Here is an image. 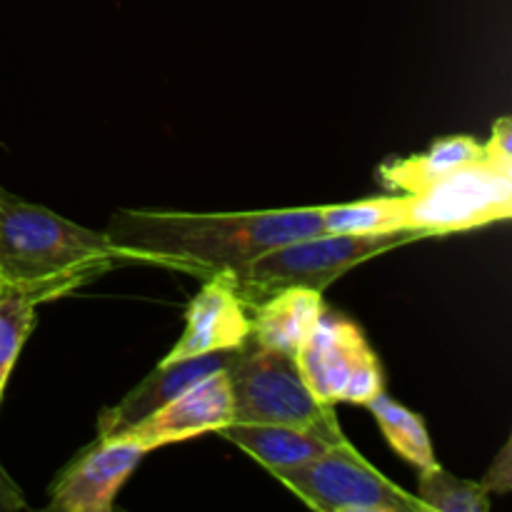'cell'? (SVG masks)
<instances>
[{
    "instance_id": "cell-16",
    "label": "cell",
    "mask_w": 512,
    "mask_h": 512,
    "mask_svg": "<svg viewBox=\"0 0 512 512\" xmlns=\"http://www.w3.org/2000/svg\"><path fill=\"white\" fill-rule=\"evenodd\" d=\"M320 215H323V233L365 235L410 228L408 213H405V195L398 193L355 200V203L345 205H328V208H320Z\"/></svg>"
},
{
    "instance_id": "cell-8",
    "label": "cell",
    "mask_w": 512,
    "mask_h": 512,
    "mask_svg": "<svg viewBox=\"0 0 512 512\" xmlns=\"http://www.w3.org/2000/svg\"><path fill=\"white\" fill-rule=\"evenodd\" d=\"M150 450L128 435L98 438L50 488V508L60 512H110Z\"/></svg>"
},
{
    "instance_id": "cell-21",
    "label": "cell",
    "mask_w": 512,
    "mask_h": 512,
    "mask_svg": "<svg viewBox=\"0 0 512 512\" xmlns=\"http://www.w3.org/2000/svg\"><path fill=\"white\" fill-rule=\"evenodd\" d=\"M488 150L498 158H508L512 160V120L510 118H500L498 123L493 125V135H490Z\"/></svg>"
},
{
    "instance_id": "cell-12",
    "label": "cell",
    "mask_w": 512,
    "mask_h": 512,
    "mask_svg": "<svg viewBox=\"0 0 512 512\" xmlns=\"http://www.w3.org/2000/svg\"><path fill=\"white\" fill-rule=\"evenodd\" d=\"M218 435L245 450L250 458L258 460L273 475L280 470L298 468V465L323 455L333 445L348 440L333 438V435L308 428V425L280 423H230Z\"/></svg>"
},
{
    "instance_id": "cell-11",
    "label": "cell",
    "mask_w": 512,
    "mask_h": 512,
    "mask_svg": "<svg viewBox=\"0 0 512 512\" xmlns=\"http://www.w3.org/2000/svg\"><path fill=\"white\" fill-rule=\"evenodd\" d=\"M248 338L250 308L235 295L225 278H208L185 310L183 335L163 360L168 363L215 350L240 348Z\"/></svg>"
},
{
    "instance_id": "cell-2",
    "label": "cell",
    "mask_w": 512,
    "mask_h": 512,
    "mask_svg": "<svg viewBox=\"0 0 512 512\" xmlns=\"http://www.w3.org/2000/svg\"><path fill=\"white\" fill-rule=\"evenodd\" d=\"M125 263L133 258L110 243L105 230L83 228L13 193L0 200V285L48 303Z\"/></svg>"
},
{
    "instance_id": "cell-4",
    "label": "cell",
    "mask_w": 512,
    "mask_h": 512,
    "mask_svg": "<svg viewBox=\"0 0 512 512\" xmlns=\"http://www.w3.org/2000/svg\"><path fill=\"white\" fill-rule=\"evenodd\" d=\"M233 403V423L308 425L333 438H345L335 405L315 398L293 355L245 340L243 350L225 370Z\"/></svg>"
},
{
    "instance_id": "cell-17",
    "label": "cell",
    "mask_w": 512,
    "mask_h": 512,
    "mask_svg": "<svg viewBox=\"0 0 512 512\" xmlns=\"http://www.w3.org/2000/svg\"><path fill=\"white\" fill-rule=\"evenodd\" d=\"M38 305L40 300L28 290L0 285V400H3L15 360L28 335L33 333Z\"/></svg>"
},
{
    "instance_id": "cell-13",
    "label": "cell",
    "mask_w": 512,
    "mask_h": 512,
    "mask_svg": "<svg viewBox=\"0 0 512 512\" xmlns=\"http://www.w3.org/2000/svg\"><path fill=\"white\" fill-rule=\"evenodd\" d=\"M323 308V293L318 290H280L250 310V340L295 358Z\"/></svg>"
},
{
    "instance_id": "cell-3",
    "label": "cell",
    "mask_w": 512,
    "mask_h": 512,
    "mask_svg": "<svg viewBox=\"0 0 512 512\" xmlns=\"http://www.w3.org/2000/svg\"><path fill=\"white\" fill-rule=\"evenodd\" d=\"M428 238L415 228L385 233H318L270 248L230 275H218L235 290L250 310L288 288H310L323 293L330 283L358 268L365 260Z\"/></svg>"
},
{
    "instance_id": "cell-19",
    "label": "cell",
    "mask_w": 512,
    "mask_h": 512,
    "mask_svg": "<svg viewBox=\"0 0 512 512\" xmlns=\"http://www.w3.org/2000/svg\"><path fill=\"white\" fill-rule=\"evenodd\" d=\"M510 473H512V465H510V443H508L503 450H500L498 460H495V465L488 470V475H485V480L480 485H483L488 493H508L512 483Z\"/></svg>"
},
{
    "instance_id": "cell-18",
    "label": "cell",
    "mask_w": 512,
    "mask_h": 512,
    "mask_svg": "<svg viewBox=\"0 0 512 512\" xmlns=\"http://www.w3.org/2000/svg\"><path fill=\"white\" fill-rule=\"evenodd\" d=\"M425 510L438 512H485L490 510V493L473 480L455 478L438 463L420 470L418 493H413Z\"/></svg>"
},
{
    "instance_id": "cell-5",
    "label": "cell",
    "mask_w": 512,
    "mask_h": 512,
    "mask_svg": "<svg viewBox=\"0 0 512 512\" xmlns=\"http://www.w3.org/2000/svg\"><path fill=\"white\" fill-rule=\"evenodd\" d=\"M410 228L433 235L465 233L508 220L512 213V160L488 153L423 190L405 195Z\"/></svg>"
},
{
    "instance_id": "cell-9",
    "label": "cell",
    "mask_w": 512,
    "mask_h": 512,
    "mask_svg": "<svg viewBox=\"0 0 512 512\" xmlns=\"http://www.w3.org/2000/svg\"><path fill=\"white\" fill-rule=\"evenodd\" d=\"M243 345H240V348L193 355V358L168 360V363L163 360V363H160L148 378L140 380L118 405H113V408L100 413L98 438H118V435H125L133 425H138L140 420L158 413L160 408H165L170 400L183 395L185 390L193 388L195 383L220 373V370H228L230 363H235V358L240 355Z\"/></svg>"
},
{
    "instance_id": "cell-7",
    "label": "cell",
    "mask_w": 512,
    "mask_h": 512,
    "mask_svg": "<svg viewBox=\"0 0 512 512\" xmlns=\"http://www.w3.org/2000/svg\"><path fill=\"white\" fill-rule=\"evenodd\" d=\"M298 368L323 403L365 405L385 390L383 365L353 320L323 308L300 345Z\"/></svg>"
},
{
    "instance_id": "cell-6",
    "label": "cell",
    "mask_w": 512,
    "mask_h": 512,
    "mask_svg": "<svg viewBox=\"0 0 512 512\" xmlns=\"http://www.w3.org/2000/svg\"><path fill=\"white\" fill-rule=\"evenodd\" d=\"M275 478L323 512H425L413 493L390 483L348 440Z\"/></svg>"
},
{
    "instance_id": "cell-15",
    "label": "cell",
    "mask_w": 512,
    "mask_h": 512,
    "mask_svg": "<svg viewBox=\"0 0 512 512\" xmlns=\"http://www.w3.org/2000/svg\"><path fill=\"white\" fill-rule=\"evenodd\" d=\"M370 408V413L378 420L380 430H383L385 440L395 448V453L403 455L408 463H413L415 468H430L435 465V450L430 443L428 428H425L423 418L413 410H408L405 405L395 403L385 390H380L373 400L365 403Z\"/></svg>"
},
{
    "instance_id": "cell-20",
    "label": "cell",
    "mask_w": 512,
    "mask_h": 512,
    "mask_svg": "<svg viewBox=\"0 0 512 512\" xmlns=\"http://www.w3.org/2000/svg\"><path fill=\"white\" fill-rule=\"evenodd\" d=\"M25 508H28V503L23 498V490L18 488V483L0 465V512H15Z\"/></svg>"
},
{
    "instance_id": "cell-14",
    "label": "cell",
    "mask_w": 512,
    "mask_h": 512,
    "mask_svg": "<svg viewBox=\"0 0 512 512\" xmlns=\"http://www.w3.org/2000/svg\"><path fill=\"white\" fill-rule=\"evenodd\" d=\"M488 153V145L470 135H450L435 140L433 148L423 155L385 160L378 170V180L388 193L408 195L423 190L425 185L435 183L460 165L485 158Z\"/></svg>"
},
{
    "instance_id": "cell-22",
    "label": "cell",
    "mask_w": 512,
    "mask_h": 512,
    "mask_svg": "<svg viewBox=\"0 0 512 512\" xmlns=\"http://www.w3.org/2000/svg\"><path fill=\"white\" fill-rule=\"evenodd\" d=\"M8 195H10V193H8V190H5V188H3V185H0V200H5V198H8Z\"/></svg>"
},
{
    "instance_id": "cell-1",
    "label": "cell",
    "mask_w": 512,
    "mask_h": 512,
    "mask_svg": "<svg viewBox=\"0 0 512 512\" xmlns=\"http://www.w3.org/2000/svg\"><path fill=\"white\" fill-rule=\"evenodd\" d=\"M323 233L320 208L245 210V213H170L118 210L105 235L133 258L180 273L230 275L260 253Z\"/></svg>"
},
{
    "instance_id": "cell-10",
    "label": "cell",
    "mask_w": 512,
    "mask_h": 512,
    "mask_svg": "<svg viewBox=\"0 0 512 512\" xmlns=\"http://www.w3.org/2000/svg\"><path fill=\"white\" fill-rule=\"evenodd\" d=\"M230 423H233V403H230L225 370H220V373L200 380L183 395L170 400L158 413L140 420L125 435L143 443L153 453V450L165 448L170 443H180V440L200 438L205 433H220Z\"/></svg>"
}]
</instances>
